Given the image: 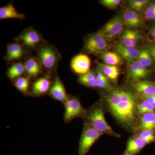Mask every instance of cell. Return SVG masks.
<instances>
[{
  "label": "cell",
  "mask_w": 155,
  "mask_h": 155,
  "mask_svg": "<svg viewBox=\"0 0 155 155\" xmlns=\"http://www.w3.org/2000/svg\"><path fill=\"white\" fill-rule=\"evenodd\" d=\"M25 15L20 14L16 10L14 6L9 4L0 8V19H23Z\"/></svg>",
  "instance_id": "obj_17"
},
{
  "label": "cell",
  "mask_w": 155,
  "mask_h": 155,
  "mask_svg": "<svg viewBox=\"0 0 155 155\" xmlns=\"http://www.w3.org/2000/svg\"><path fill=\"white\" fill-rule=\"evenodd\" d=\"M122 18L124 24L129 28H139L142 25V21L140 16L135 11L132 10L125 11Z\"/></svg>",
  "instance_id": "obj_15"
},
{
  "label": "cell",
  "mask_w": 155,
  "mask_h": 155,
  "mask_svg": "<svg viewBox=\"0 0 155 155\" xmlns=\"http://www.w3.org/2000/svg\"><path fill=\"white\" fill-rule=\"evenodd\" d=\"M88 120L89 125L100 132L103 134L116 135L106 121L104 112L101 108L93 109L89 115Z\"/></svg>",
  "instance_id": "obj_4"
},
{
  "label": "cell",
  "mask_w": 155,
  "mask_h": 155,
  "mask_svg": "<svg viewBox=\"0 0 155 155\" xmlns=\"http://www.w3.org/2000/svg\"><path fill=\"white\" fill-rule=\"evenodd\" d=\"M110 48L108 40L105 38L100 31L90 36L85 43V49L87 53L92 54H102Z\"/></svg>",
  "instance_id": "obj_3"
},
{
  "label": "cell",
  "mask_w": 155,
  "mask_h": 155,
  "mask_svg": "<svg viewBox=\"0 0 155 155\" xmlns=\"http://www.w3.org/2000/svg\"><path fill=\"white\" fill-rule=\"evenodd\" d=\"M137 61L146 68L152 66L153 58L148 49L142 48L140 50L139 55Z\"/></svg>",
  "instance_id": "obj_25"
},
{
  "label": "cell",
  "mask_w": 155,
  "mask_h": 155,
  "mask_svg": "<svg viewBox=\"0 0 155 155\" xmlns=\"http://www.w3.org/2000/svg\"><path fill=\"white\" fill-rule=\"evenodd\" d=\"M25 71L29 77H35L39 75L41 69L38 62L34 58H30L24 64Z\"/></svg>",
  "instance_id": "obj_21"
},
{
  "label": "cell",
  "mask_w": 155,
  "mask_h": 155,
  "mask_svg": "<svg viewBox=\"0 0 155 155\" xmlns=\"http://www.w3.org/2000/svg\"><path fill=\"white\" fill-rule=\"evenodd\" d=\"M91 60L85 54H80L75 56L71 62V67L75 73L79 75L85 74L90 71Z\"/></svg>",
  "instance_id": "obj_8"
},
{
  "label": "cell",
  "mask_w": 155,
  "mask_h": 155,
  "mask_svg": "<svg viewBox=\"0 0 155 155\" xmlns=\"http://www.w3.org/2000/svg\"><path fill=\"white\" fill-rule=\"evenodd\" d=\"M101 58L105 64L111 66H118L123 63L122 57L115 52L107 51L101 54Z\"/></svg>",
  "instance_id": "obj_20"
},
{
  "label": "cell",
  "mask_w": 155,
  "mask_h": 155,
  "mask_svg": "<svg viewBox=\"0 0 155 155\" xmlns=\"http://www.w3.org/2000/svg\"><path fill=\"white\" fill-rule=\"evenodd\" d=\"M147 143L140 137L130 140L128 141L126 148V152L134 155L142 149Z\"/></svg>",
  "instance_id": "obj_22"
},
{
  "label": "cell",
  "mask_w": 155,
  "mask_h": 155,
  "mask_svg": "<svg viewBox=\"0 0 155 155\" xmlns=\"http://www.w3.org/2000/svg\"><path fill=\"white\" fill-rule=\"evenodd\" d=\"M141 38L140 32L137 31L127 29L124 31L121 36V43L127 46L135 47Z\"/></svg>",
  "instance_id": "obj_13"
},
{
  "label": "cell",
  "mask_w": 155,
  "mask_h": 155,
  "mask_svg": "<svg viewBox=\"0 0 155 155\" xmlns=\"http://www.w3.org/2000/svg\"><path fill=\"white\" fill-rule=\"evenodd\" d=\"M150 71L145 68L137 61L129 64L128 69V77L133 81H139L145 78L149 75Z\"/></svg>",
  "instance_id": "obj_10"
},
{
  "label": "cell",
  "mask_w": 155,
  "mask_h": 155,
  "mask_svg": "<svg viewBox=\"0 0 155 155\" xmlns=\"http://www.w3.org/2000/svg\"><path fill=\"white\" fill-rule=\"evenodd\" d=\"M152 106H153V107L154 108V109H155V103H154V104H152Z\"/></svg>",
  "instance_id": "obj_38"
},
{
  "label": "cell",
  "mask_w": 155,
  "mask_h": 155,
  "mask_svg": "<svg viewBox=\"0 0 155 155\" xmlns=\"http://www.w3.org/2000/svg\"><path fill=\"white\" fill-rule=\"evenodd\" d=\"M107 102L111 113L119 122L127 126L132 125L137 107L133 94L127 91H113L107 97Z\"/></svg>",
  "instance_id": "obj_1"
},
{
  "label": "cell",
  "mask_w": 155,
  "mask_h": 155,
  "mask_svg": "<svg viewBox=\"0 0 155 155\" xmlns=\"http://www.w3.org/2000/svg\"><path fill=\"white\" fill-rule=\"evenodd\" d=\"M103 134L88 124H85L79 142L78 155H86Z\"/></svg>",
  "instance_id": "obj_2"
},
{
  "label": "cell",
  "mask_w": 155,
  "mask_h": 155,
  "mask_svg": "<svg viewBox=\"0 0 155 155\" xmlns=\"http://www.w3.org/2000/svg\"><path fill=\"white\" fill-rule=\"evenodd\" d=\"M123 155H131V154H130L128 153H127V152H125V153Z\"/></svg>",
  "instance_id": "obj_37"
},
{
  "label": "cell",
  "mask_w": 155,
  "mask_h": 155,
  "mask_svg": "<svg viewBox=\"0 0 155 155\" xmlns=\"http://www.w3.org/2000/svg\"><path fill=\"white\" fill-rule=\"evenodd\" d=\"M51 87V82L48 78H41L33 83L31 88V93L35 96L45 94L49 91Z\"/></svg>",
  "instance_id": "obj_14"
},
{
  "label": "cell",
  "mask_w": 155,
  "mask_h": 155,
  "mask_svg": "<svg viewBox=\"0 0 155 155\" xmlns=\"http://www.w3.org/2000/svg\"><path fill=\"white\" fill-rule=\"evenodd\" d=\"M23 44L28 48H34L41 41L38 32L33 29H28L19 36Z\"/></svg>",
  "instance_id": "obj_12"
},
{
  "label": "cell",
  "mask_w": 155,
  "mask_h": 155,
  "mask_svg": "<svg viewBox=\"0 0 155 155\" xmlns=\"http://www.w3.org/2000/svg\"><path fill=\"white\" fill-rule=\"evenodd\" d=\"M140 127L143 130H152L155 127V113L144 114L142 117Z\"/></svg>",
  "instance_id": "obj_24"
},
{
  "label": "cell",
  "mask_w": 155,
  "mask_h": 155,
  "mask_svg": "<svg viewBox=\"0 0 155 155\" xmlns=\"http://www.w3.org/2000/svg\"><path fill=\"white\" fill-rule=\"evenodd\" d=\"M64 120L65 122H70L72 119L79 117L84 113V110L79 100L75 98L68 97L65 102Z\"/></svg>",
  "instance_id": "obj_6"
},
{
  "label": "cell",
  "mask_w": 155,
  "mask_h": 155,
  "mask_svg": "<svg viewBox=\"0 0 155 155\" xmlns=\"http://www.w3.org/2000/svg\"><path fill=\"white\" fill-rule=\"evenodd\" d=\"M114 52L118 54L122 58L127 61L129 64L137 61L140 54V50L135 47L127 46L122 43L115 46Z\"/></svg>",
  "instance_id": "obj_9"
},
{
  "label": "cell",
  "mask_w": 155,
  "mask_h": 155,
  "mask_svg": "<svg viewBox=\"0 0 155 155\" xmlns=\"http://www.w3.org/2000/svg\"><path fill=\"white\" fill-rule=\"evenodd\" d=\"M147 48L149 50L153 59H154L155 60V44L150 45Z\"/></svg>",
  "instance_id": "obj_35"
},
{
  "label": "cell",
  "mask_w": 155,
  "mask_h": 155,
  "mask_svg": "<svg viewBox=\"0 0 155 155\" xmlns=\"http://www.w3.org/2000/svg\"><path fill=\"white\" fill-rule=\"evenodd\" d=\"M24 54L22 46L19 44L9 45L7 48V59L8 61L17 60L21 58Z\"/></svg>",
  "instance_id": "obj_18"
},
{
  "label": "cell",
  "mask_w": 155,
  "mask_h": 155,
  "mask_svg": "<svg viewBox=\"0 0 155 155\" xmlns=\"http://www.w3.org/2000/svg\"><path fill=\"white\" fill-rule=\"evenodd\" d=\"M137 108L138 113L140 114H145L147 113H153L154 111V108L152 105L148 102L147 101H143L140 104L137 105Z\"/></svg>",
  "instance_id": "obj_30"
},
{
  "label": "cell",
  "mask_w": 155,
  "mask_h": 155,
  "mask_svg": "<svg viewBox=\"0 0 155 155\" xmlns=\"http://www.w3.org/2000/svg\"><path fill=\"white\" fill-rule=\"evenodd\" d=\"M143 97L145 101H147L151 104L155 103V95H144L143 96Z\"/></svg>",
  "instance_id": "obj_34"
},
{
  "label": "cell",
  "mask_w": 155,
  "mask_h": 155,
  "mask_svg": "<svg viewBox=\"0 0 155 155\" xmlns=\"http://www.w3.org/2000/svg\"><path fill=\"white\" fill-rule=\"evenodd\" d=\"M136 91L143 96L155 95V84L145 81H137L133 84Z\"/></svg>",
  "instance_id": "obj_16"
},
{
  "label": "cell",
  "mask_w": 155,
  "mask_h": 155,
  "mask_svg": "<svg viewBox=\"0 0 155 155\" xmlns=\"http://www.w3.org/2000/svg\"><path fill=\"white\" fill-rule=\"evenodd\" d=\"M78 82L81 84L89 87H97V75L92 70L79 75Z\"/></svg>",
  "instance_id": "obj_23"
},
{
  "label": "cell",
  "mask_w": 155,
  "mask_h": 155,
  "mask_svg": "<svg viewBox=\"0 0 155 155\" xmlns=\"http://www.w3.org/2000/svg\"><path fill=\"white\" fill-rule=\"evenodd\" d=\"M29 80L28 78L19 77L15 82L16 88L22 92H26L29 87Z\"/></svg>",
  "instance_id": "obj_29"
},
{
  "label": "cell",
  "mask_w": 155,
  "mask_h": 155,
  "mask_svg": "<svg viewBox=\"0 0 155 155\" xmlns=\"http://www.w3.org/2000/svg\"><path fill=\"white\" fill-rule=\"evenodd\" d=\"M139 137L143 140L147 144L153 141L155 138L153 132L152 130H143L140 134Z\"/></svg>",
  "instance_id": "obj_32"
},
{
  "label": "cell",
  "mask_w": 155,
  "mask_h": 155,
  "mask_svg": "<svg viewBox=\"0 0 155 155\" xmlns=\"http://www.w3.org/2000/svg\"><path fill=\"white\" fill-rule=\"evenodd\" d=\"M49 92L53 98L61 102H65L69 97L64 84L58 77L56 78Z\"/></svg>",
  "instance_id": "obj_11"
},
{
  "label": "cell",
  "mask_w": 155,
  "mask_h": 155,
  "mask_svg": "<svg viewBox=\"0 0 155 155\" xmlns=\"http://www.w3.org/2000/svg\"><path fill=\"white\" fill-rule=\"evenodd\" d=\"M98 67L109 79L116 81L119 75V70L117 66L98 63Z\"/></svg>",
  "instance_id": "obj_19"
},
{
  "label": "cell",
  "mask_w": 155,
  "mask_h": 155,
  "mask_svg": "<svg viewBox=\"0 0 155 155\" xmlns=\"http://www.w3.org/2000/svg\"><path fill=\"white\" fill-rule=\"evenodd\" d=\"M97 87L106 91L112 90L113 86L111 85L109 78L106 76L102 71L98 69L97 73Z\"/></svg>",
  "instance_id": "obj_26"
},
{
  "label": "cell",
  "mask_w": 155,
  "mask_h": 155,
  "mask_svg": "<svg viewBox=\"0 0 155 155\" xmlns=\"http://www.w3.org/2000/svg\"><path fill=\"white\" fill-rule=\"evenodd\" d=\"M38 57L46 69L51 70L55 67L58 61L57 52L50 46L41 47L38 52Z\"/></svg>",
  "instance_id": "obj_7"
},
{
  "label": "cell",
  "mask_w": 155,
  "mask_h": 155,
  "mask_svg": "<svg viewBox=\"0 0 155 155\" xmlns=\"http://www.w3.org/2000/svg\"><path fill=\"white\" fill-rule=\"evenodd\" d=\"M24 65L21 63H17L12 65L8 72V77L11 79L19 78L25 72Z\"/></svg>",
  "instance_id": "obj_27"
},
{
  "label": "cell",
  "mask_w": 155,
  "mask_h": 155,
  "mask_svg": "<svg viewBox=\"0 0 155 155\" xmlns=\"http://www.w3.org/2000/svg\"><path fill=\"white\" fill-rule=\"evenodd\" d=\"M149 4L148 0H130L127 3V5L134 11H140L145 9Z\"/></svg>",
  "instance_id": "obj_28"
},
{
  "label": "cell",
  "mask_w": 155,
  "mask_h": 155,
  "mask_svg": "<svg viewBox=\"0 0 155 155\" xmlns=\"http://www.w3.org/2000/svg\"><path fill=\"white\" fill-rule=\"evenodd\" d=\"M124 24L122 16L116 15L106 23L100 31L107 40L111 39L122 32Z\"/></svg>",
  "instance_id": "obj_5"
},
{
  "label": "cell",
  "mask_w": 155,
  "mask_h": 155,
  "mask_svg": "<svg viewBox=\"0 0 155 155\" xmlns=\"http://www.w3.org/2000/svg\"><path fill=\"white\" fill-rule=\"evenodd\" d=\"M121 2L120 0H102L101 1V3L107 8L113 9L119 6Z\"/></svg>",
  "instance_id": "obj_33"
},
{
  "label": "cell",
  "mask_w": 155,
  "mask_h": 155,
  "mask_svg": "<svg viewBox=\"0 0 155 155\" xmlns=\"http://www.w3.org/2000/svg\"><path fill=\"white\" fill-rule=\"evenodd\" d=\"M144 16L147 20L155 21V2L149 4L145 9Z\"/></svg>",
  "instance_id": "obj_31"
},
{
  "label": "cell",
  "mask_w": 155,
  "mask_h": 155,
  "mask_svg": "<svg viewBox=\"0 0 155 155\" xmlns=\"http://www.w3.org/2000/svg\"><path fill=\"white\" fill-rule=\"evenodd\" d=\"M151 34L154 39L155 40V25L152 27L151 30Z\"/></svg>",
  "instance_id": "obj_36"
}]
</instances>
